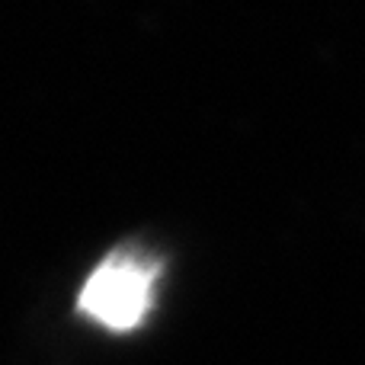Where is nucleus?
Segmentation results:
<instances>
[{"mask_svg":"<svg viewBox=\"0 0 365 365\" xmlns=\"http://www.w3.org/2000/svg\"><path fill=\"white\" fill-rule=\"evenodd\" d=\"M158 276V259L132 250H113L87 276L77 295V311L113 334H128L151 314Z\"/></svg>","mask_w":365,"mask_h":365,"instance_id":"nucleus-1","label":"nucleus"}]
</instances>
